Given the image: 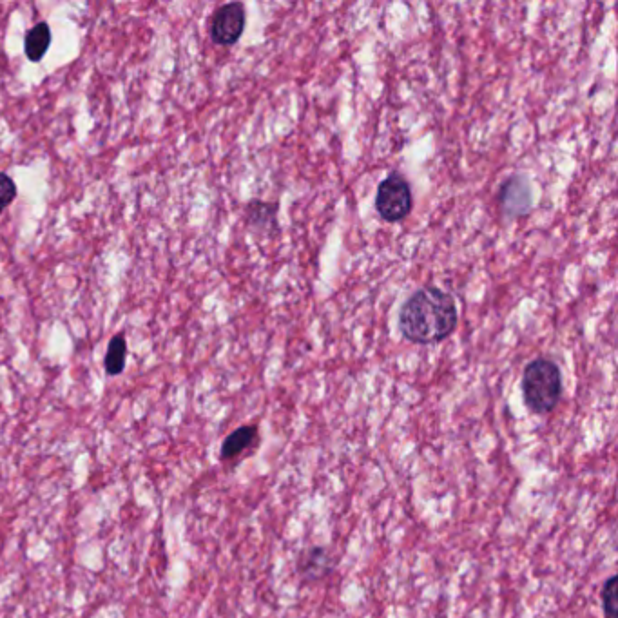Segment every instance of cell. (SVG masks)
I'll return each instance as SVG.
<instances>
[{"label": "cell", "mask_w": 618, "mask_h": 618, "mask_svg": "<svg viewBox=\"0 0 618 618\" xmlns=\"http://www.w3.org/2000/svg\"><path fill=\"white\" fill-rule=\"evenodd\" d=\"M414 196L405 176L392 173L387 176L377 189L376 211L385 222L396 223L405 220L412 213Z\"/></svg>", "instance_id": "3"}, {"label": "cell", "mask_w": 618, "mask_h": 618, "mask_svg": "<svg viewBox=\"0 0 618 618\" xmlns=\"http://www.w3.org/2000/svg\"><path fill=\"white\" fill-rule=\"evenodd\" d=\"M245 8L240 2L225 4L214 13L211 22V39L218 46H232L242 37L245 29Z\"/></svg>", "instance_id": "4"}, {"label": "cell", "mask_w": 618, "mask_h": 618, "mask_svg": "<svg viewBox=\"0 0 618 618\" xmlns=\"http://www.w3.org/2000/svg\"><path fill=\"white\" fill-rule=\"evenodd\" d=\"M258 439V428L256 426H242L234 430L222 445V459H234L236 455L242 454L247 448L254 445Z\"/></svg>", "instance_id": "7"}, {"label": "cell", "mask_w": 618, "mask_h": 618, "mask_svg": "<svg viewBox=\"0 0 618 618\" xmlns=\"http://www.w3.org/2000/svg\"><path fill=\"white\" fill-rule=\"evenodd\" d=\"M330 571V555L325 548H312L301 557V577L316 580Z\"/></svg>", "instance_id": "8"}, {"label": "cell", "mask_w": 618, "mask_h": 618, "mask_svg": "<svg viewBox=\"0 0 618 618\" xmlns=\"http://www.w3.org/2000/svg\"><path fill=\"white\" fill-rule=\"evenodd\" d=\"M276 216V205L265 202H251L247 205V222L256 229H267Z\"/></svg>", "instance_id": "10"}, {"label": "cell", "mask_w": 618, "mask_h": 618, "mask_svg": "<svg viewBox=\"0 0 618 618\" xmlns=\"http://www.w3.org/2000/svg\"><path fill=\"white\" fill-rule=\"evenodd\" d=\"M17 198V185L8 174L0 173V214Z\"/></svg>", "instance_id": "12"}, {"label": "cell", "mask_w": 618, "mask_h": 618, "mask_svg": "<svg viewBox=\"0 0 618 618\" xmlns=\"http://www.w3.org/2000/svg\"><path fill=\"white\" fill-rule=\"evenodd\" d=\"M501 202L503 207L512 214H526L530 211V203H532V194L528 189V184L524 178H510L506 184L503 185V191H501Z\"/></svg>", "instance_id": "5"}, {"label": "cell", "mask_w": 618, "mask_h": 618, "mask_svg": "<svg viewBox=\"0 0 618 618\" xmlns=\"http://www.w3.org/2000/svg\"><path fill=\"white\" fill-rule=\"evenodd\" d=\"M522 396L535 414H548L562 396L561 368L550 359H535L522 374Z\"/></svg>", "instance_id": "2"}, {"label": "cell", "mask_w": 618, "mask_h": 618, "mask_svg": "<svg viewBox=\"0 0 618 618\" xmlns=\"http://www.w3.org/2000/svg\"><path fill=\"white\" fill-rule=\"evenodd\" d=\"M126 358V338H124L122 334H116L115 338L109 341L106 359H104V367H106L107 376H118V374H122L124 368H126Z\"/></svg>", "instance_id": "9"}, {"label": "cell", "mask_w": 618, "mask_h": 618, "mask_svg": "<svg viewBox=\"0 0 618 618\" xmlns=\"http://www.w3.org/2000/svg\"><path fill=\"white\" fill-rule=\"evenodd\" d=\"M51 44V29L46 22H39L35 28L29 31L24 40V51L31 62H40L48 53Z\"/></svg>", "instance_id": "6"}, {"label": "cell", "mask_w": 618, "mask_h": 618, "mask_svg": "<svg viewBox=\"0 0 618 618\" xmlns=\"http://www.w3.org/2000/svg\"><path fill=\"white\" fill-rule=\"evenodd\" d=\"M457 321L454 298L437 287L416 290L399 312L401 334L416 345L443 341L454 332Z\"/></svg>", "instance_id": "1"}, {"label": "cell", "mask_w": 618, "mask_h": 618, "mask_svg": "<svg viewBox=\"0 0 618 618\" xmlns=\"http://www.w3.org/2000/svg\"><path fill=\"white\" fill-rule=\"evenodd\" d=\"M602 608L606 618H617V577H609L602 588Z\"/></svg>", "instance_id": "11"}]
</instances>
